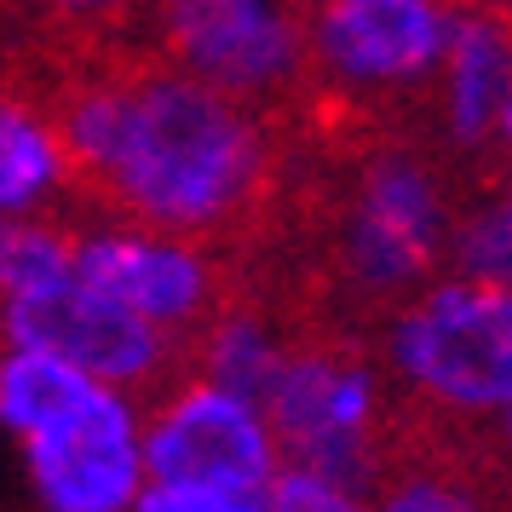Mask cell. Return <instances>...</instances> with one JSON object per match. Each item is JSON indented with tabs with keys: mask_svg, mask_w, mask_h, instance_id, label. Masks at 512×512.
<instances>
[{
	"mask_svg": "<svg viewBox=\"0 0 512 512\" xmlns=\"http://www.w3.org/2000/svg\"><path fill=\"white\" fill-rule=\"evenodd\" d=\"M271 512H369L363 501H351L340 489L317 484V478H305V472H277V484H271Z\"/></svg>",
	"mask_w": 512,
	"mask_h": 512,
	"instance_id": "8fae6325",
	"label": "cell"
},
{
	"mask_svg": "<svg viewBox=\"0 0 512 512\" xmlns=\"http://www.w3.org/2000/svg\"><path fill=\"white\" fill-rule=\"evenodd\" d=\"M300 139L294 121L213 93L144 47L127 75L116 156L87 208L133 236L254 259L277 242Z\"/></svg>",
	"mask_w": 512,
	"mask_h": 512,
	"instance_id": "6da1fadb",
	"label": "cell"
},
{
	"mask_svg": "<svg viewBox=\"0 0 512 512\" xmlns=\"http://www.w3.org/2000/svg\"><path fill=\"white\" fill-rule=\"evenodd\" d=\"M144 466L167 489H213L236 501H271L277 484L265 420L213 386H190L144 420Z\"/></svg>",
	"mask_w": 512,
	"mask_h": 512,
	"instance_id": "5b68a950",
	"label": "cell"
},
{
	"mask_svg": "<svg viewBox=\"0 0 512 512\" xmlns=\"http://www.w3.org/2000/svg\"><path fill=\"white\" fill-rule=\"evenodd\" d=\"M93 392V380L70 363H58V357H41V351H6L0 357V420L18 426L24 438L75 415Z\"/></svg>",
	"mask_w": 512,
	"mask_h": 512,
	"instance_id": "9c48e42d",
	"label": "cell"
},
{
	"mask_svg": "<svg viewBox=\"0 0 512 512\" xmlns=\"http://www.w3.org/2000/svg\"><path fill=\"white\" fill-rule=\"evenodd\" d=\"M12 242H18V225H12V219H0V265H6V254H12Z\"/></svg>",
	"mask_w": 512,
	"mask_h": 512,
	"instance_id": "4fadbf2b",
	"label": "cell"
},
{
	"mask_svg": "<svg viewBox=\"0 0 512 512\" xmlns=\"http://www.w3.org/2000/svg\"><path fill=\"white\" fill-rule=\"evenodd\" d=\"M144 47L167 70L231 93L259 110H294L311 93V24L305 12L248 6V0H179L139 12Z\"/></svg>",
	"mask_w": 512,
	"mask_h": 512,
	"instance_id": "7a4b0ae2",
	"label": "cell"
},
{
	"mask_svg": "<svg viewBox=\"0 0 512 512\" xmlns=\"http://www.w3.org/2000/svg\"><path fill=\"white\" fill-rule=\"evenodd\" d=\"M501 133H507V144H512V104H507V116H501Z\"/></svg>",
	"mask_w": 512,
	"mask_h": 512,
	"instance_id": "5bb4252c",
	"label": "cell"
},
{
	"mask_svg": "<svg viewBox=\"0 0 512 512\" xmlns=\"http://www.w3.org/2000/svg\"><path fill=\"white\" fill-rule=\"evenodd\" d=\"M380 363L403 392L449 415L512 409V294L484 282H438L380 328Z\"/></svg>",
	"mask_w": 512,
	"mask_h": 512,
	"instance_id": "3957f363",
	"label": "cell"
},
{
	"mask_svg": "<svg viewBox=\"0 0 512 512\" xmlns=\"http://www.w3.org/2000/svg\"><path fill=\"white\" fill-rule=\"evenodd\" d=\"M133 512H271V501H236V495H213V489L150 484L139 501H133Z\"/></svg>",
	"mask_w": 512,
	"mask_h": 512,
	"instance_id": "7c38bea8",
	"label": "cell"
},
{
	"mask_svg": "<svg viewBox=\"0 0 512 512\" xmlns=\"http://www.w3.org/2000/svg\"><path fill=\"white\" fill-rule=\"evenodd\" d=\"M449 271L455 282H484L512 294V167L472 173V190L461 196L449 231Z\"/></svg>",
	"mask_w": 512,
	"mask_h": 512,
	"instance_id": "ba28073f",
	"label": "cell"
},
{
	"mask_svg": "<svg viewBox=\"0 0 512 512\" xmlns=\"http://www.w3.org/2000/svg\"><path fill=\"white\" fill-rule=\"evenodd\" d=\"M512 104V18L455 12V41L443 52V127L478 144Z\"/></svg>",
	"mask_w": 512,
	"mask_h": 512,
	"instance_id": "52a82bcc",
	"label": "cell"
},
{
	"mask_svg": "<svg viewBox=\"0 0 512 512\" xmlns=\"http://www.w3.org/2000/svg\"><path fill=\"white\" fill-rule=\"evenodd\" d=\"M0 334H6L12 351H41V357H58V363L81 369L87 380L127 386L144 420L167 409L179 392L202 386L196 351L173 346L144 317L98 300L93 288H81L75 277L47 288V294H24V300L0 294Z\"/></svg>",
	"mask_w": 512,
	"mask_h": 512,
	"instance_id": "277c9868",
	"label": "cell"
},
{
	"mask_svg": "<svg viewBox=\"0 0 512 512\" xmlns=\"http://www.w3.org/2000/svg\"><path fill=\"white\" fill-rule=\"evenodd\" d=\"M29 466L52 512H127L139 501L144 466L133 409L98 386L75 415L29 438Z\"/></svg>",
	"mask_w": 512,
	"mask_h": 512,
	"instance_id": "8992f818",
	"label": "cell"
},
{
	"mask_svg": "<svg viewBox=\"0 0 512 512\" xmlns=\"http://www.w3.org/2000/svg\"><path fill=\"white\" fill-rule=\"evenodd\" d=\"M52 179H58V156H52L47 133L24 110L0 104V213L35 202Z\"/></svg>",
	"mask_w": 512,
	"mask_h": 512,
	"instance_id": "30bf717a",
	"label": "cell"
}]
</instances>
